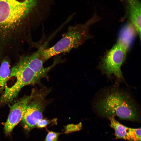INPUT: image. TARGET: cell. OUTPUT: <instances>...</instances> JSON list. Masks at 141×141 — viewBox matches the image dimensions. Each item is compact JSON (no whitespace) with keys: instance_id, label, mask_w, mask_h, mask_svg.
<instances>
[{"instance_id":"cell-2","label":"cell","mask_w":141,"mask_h":141,"mask_svg":"<svg viewBox=\"0 0 141 141\" xmlns=\"http://www.w3.org/2000/svg\"><path fill=\"white\" fill-rule=\"evenodd\" d=\"M45 0H0V22L37 27L43 20Z\"/></svg>"},{"instance_id":"cell-10","label":"cell","mask_w":141,"mask_h":141,"mask_svg":"<svg viewBox=\"0 0 141 141\" xmlns=\"http://www.w3.org/2000/svg\"><path fill=\"white\" fill-rule=\"evenodd\" d=\"M10 60L7 58H4L0 64V92L5 87L6 83L9 79L10 69Z\"/></svg>"},{"instance_id":"cell-5","label":"cell","mask_w":141,"mask_h":141,"mask_svg":"<svg viewBox=\"0 0 141 141\" xmlns=\"http://www.w3.org/2000/svg\"><path fill=\"white\" fill-rule=\"evenodd\" d=\"M50 90L43 87L32 91V96L25 108L21 121L24 128L30 131L36 127L37 122L43 118V113L47 104L46 99Z\"/></svg>"},{"instance_id":"cell-9","label":"cell","mask_w":141,"mask_h":141,"mask_svg":"<svg viewBox=\"0 0 141 141\" xmlns=\"http://www.w3.org/2000/svg\"><path fill=\"white\" fill-rule=\"evenodd\" d=\"M129 19L141 40V3L139 0H127Z\"/></svg>"},{"instance_id":"cell-1","label":"cell","mask_w":141,"mask_h":141,"mask_svg":"<svg viewBox=\"0 0 141 141\" xmlns=\"http://www.w3.org/2000/svg\"><path fill=\"white\" fill-rule=\"evenodd\" d=\"M93 108L102 116H116L120 119L137 121L138 106L130 93L117 86L105 89L95 101Z\"/></svg>"},{"instance_id":"cell-11","label":"cell","mask_w":141,"mask_h":141,"mask_svg":"<svg viewBox=\"0 0 141 141\" xmlns=\"http://www.w3.org/2000/svg\"><path fill=\"white\" fill-rule=\"evenodd\" d=\"M82 128V124L80 122L77 124H69L65 127L64 133L66 134L80 130Z\"/></svg>"},{"instance_id":"cell-7","label":"cell","mask_w":141,"mask_h":141,"mask_svg":"<svg viewBox=\"0 0 141 141\" xmlns=\"http://www.w3.org/2000/svg\"><path fill=\"white\" fill-rule=\"evenodd\" d=\"M32 95L31 93L30 95H25L14 102L11 105L9 104L10 112L4 127L6 135L9 134L15 127L21 121L26 105Z\"/></svg>"},{"instance_id":"cell-8","label":"cell","mask_w":141,"mask_h":141,"mask_svg":"<svg viewBox=\"0 0 141 141\" xmlns=\"http://www.w3.org/2000/svg\"><path fill=\"white\" fill-rule=\"evenodd\" d=\"M110 126L115 131V136L117 139L128 141H141V128H133L123 125L117 121L114 116L108 117Z\"/></svg>"},{"instance_id":"cell-4","label":"cell","mask_w":141,"mask_h":141,"mask_svg":"<svg viewBox=\"0 0 141 141\" xmlns=\"http://www.w3.org/2000/svg\"><path fill=\"white\" fill-rule=\"evenodd\" d=\"M13 77L16 78V81L11 86H5L3 93L0 97V107L13 102L24 86L40 84L41 79L45 78L36 73L19 61L10 69L9 79Z\"/></svg>"},{"instance_id":"cell-6","label":"cell","mask_w":141,"mask_h":141,"mask_svg":"<svg viewBox=\"0 0 141 141\" xmlns=\"http://www.w3.org/2000/svg\"><path fill=\"white\" fill-rule=\"evenodd\" d=\"M128 48L118 41L101 58L98 68L110 77L114 75L118 80H124L121 67L125 60Z\"/></svg>"},{"instance_id":"cell-13","label":"cell","mask_w":141,"mask_h":141,"mask_svg":"<svg viewBox=\"0 0 141 141\" xmlns=\"http://www.w3.org/2000/svg\"><path fill=\"white\" fill-rule=\"evenodd\" d=\"M61 134L60 132L48 131L45 139L43 141H57L58 136Z\"/></svg>"},{"instance_id":"cell-3","label":"cell","mask_w":141,"mask_h":141,"mask_svg":"<svg viewBox=\"0 0 141 141\" xmlns=\"http://www.w3.org/2000/svg\"><path fill=\"white\" fill-rule=\"evenodd\" d=\"M97 20L95 16L84 24L69 26L62 38L53 46L47 49L40 47L41 60L44 63L52 57L78 48L91 38L90 27Z\"/></svg>"},{"instance_id":"cell-12","label":"cell","mask_w":141,"mask_h":141,"mask_svg":"<svg viewBox=\"0 0 141 141\" xmlns=\"http://www.w3.org/2000/svg\"><path fill=\"white\" fill-rule=\"evenodd\" d=\"M57 119H54L52 120H48L43 118L39 120L37 123L36 126L39 128H42L46 127L48 125L52 123L57 122Z\"/></svg>"}]
</instances>
